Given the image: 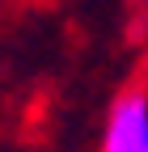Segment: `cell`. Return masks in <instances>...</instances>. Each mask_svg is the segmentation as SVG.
<instances>
[{
  "label": "cell",
  "mask_w": 148,
  "mask_h": 152,
  "mask_svg": "<svg viewBox=\"0 0 148 152\" xmlns=\"http://www.w3.org/2000/svg\"><path fill=\"white\" fill-rule=\"evenodd\" d=\"M102 152H148V89H123L110 102Z\"/></svg>",
  "instance_id": "obj_1"
}]
</instances>
